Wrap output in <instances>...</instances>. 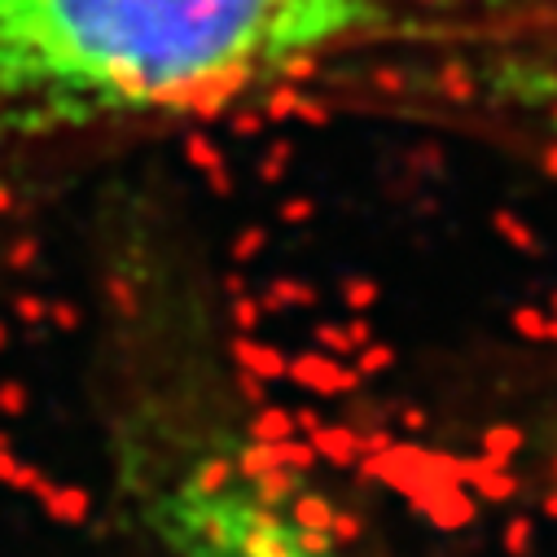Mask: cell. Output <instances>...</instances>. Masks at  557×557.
I'll return each mask as SVG.
<instances>
[{"label":"cell","instance_id":"obj_2","mask_svg":"<svg viewBox=\"0 0 557 557\" xmlns=\"http://www.w3.org/2000/svg\"><path fill=\"white\" fill-rule=\"evenodd\" d=\"M127 487L168 557H351L224 404L150 399L127 431Z\"/></svg>","mask_w":557,"mask_h":557},{"label":"cell","instance_id":"obj_3","mask_svg":"<svg viewBox=\"0 0 557 557\" xmlns=\"http://www.w3.org/2000/svg\"><path fill=\"white\" fill-rule=\"evenodd\" d=\"M466 49L470 62H461L457 75L483 97V106L544 150H557V18L483 27Z\"/></svg>","mask_w":557,"mask_h":557},{"label":"cell","instance_id":"obj_1","mask_svg":"<svg viewBox=\"0 0 557 557\" xmlns=\"http://www.w3.org/2000/svg\"><path fill=\"white\" fill-rule=\"evenodd\" d=\"M470 32L448 0H0V146L198 114Z\"/></svg>","mask_w":557,"mask_h":557}]
</instances>
